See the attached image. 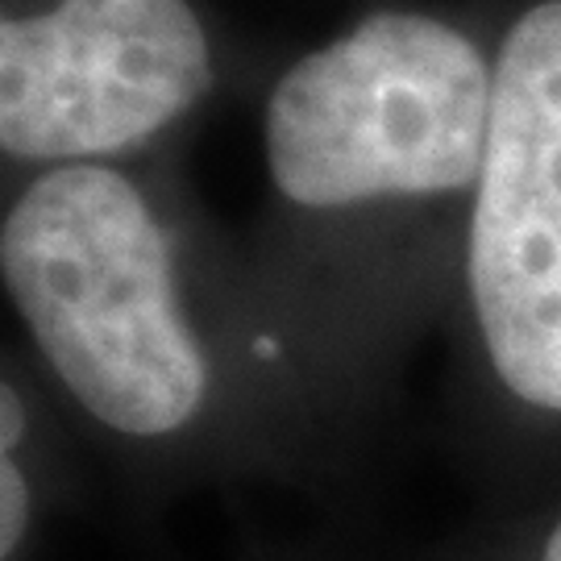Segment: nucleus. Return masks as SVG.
I'll list each match as a JSON object with an SVG mask.
<instances>
[{
    "mask_svg": "<svg viewBox=\"0 0 561 561\" xmlns=\"http://www.w3.org/2000/svg\"><path fill=\"white\" fill-rule=\"evenodd\" d=\"M92 449L21 345L0 358V561H38L55 524L83 507Z\"/></svg>",
    "mask_w": 561,
    "mask_h": 561,
    "instance_id": "5",
    "label": "nucleus"
},
{
    "mask_svg": "<svg viewBox=\"0 0 561 561\" xmlns=\"http://www.w3.org/2000/svg\"><path fill=\"white\" fill-rule=\"evenodd\" d=\"M18 345L138 507L275 482L341 495L387 403L204 213L180 159L59 167L4 187Z\"/></svg>",
    "mask_w": 561,
    "mask_h": 561,
    "instance_id": "1",
    "label": "nucleus"
},
{
    "mask_svg": "<svg viewBox=\"0 0 561 561\" xmlns=\"http://www.w3.org/2000/svg\"><path fill=\"white\" fill-rule=\"evenodd\" d=\"M275 62L204 0H0L4 187L59 167L183 159Z\"/></svg>",
    "mask_w": 561,
    "mask_h": 561,
    "instance_id": "4",
    "label": "nucleus"
},
{
    "mask_svg": "<svg viewBox=\"0 0 561 561\" xmlns=\"http://www.w3.org/2000/svg\"><path fill=\"white\" fill-rule=\"evenodd\" d=\"M442 333L486 507L561 491V0H495L491 134Z\"/></svg>",
    "mask_w": 561,
    "mask_h": 561,
    "instance_id": "3",
    "label": "nucleus"
},
{
    "mask_svg": "<svg viewBox=\"0 0 561 561\" xmlns=\"http://www.w3.org/2000/svg\"><path fill=\"white\" fill-rule=\"evenodd\" d=\"M428 561H561V491L516 507H486Z\"/></svg>",
    "mask_w": 561,
    "mask_h": 561,
    "instance_id": "6",
    "label": "nucleus"
},
{
    "mask_svg": "<svg viewBox=\"0 0 561 561\" xmlns=\"http://www.w3.org/2000/svg\"><path fill=\"white\" fill-rule=\"evenodd\" d=\"M495 104V0H366L259 96L262 279L396 403L442 333Z\"/></svg>",
    "mask_w": 561,
    "mask_h": 561,
    "instance_id": "2",
    "label": "nucleus"
}]
</instances>
